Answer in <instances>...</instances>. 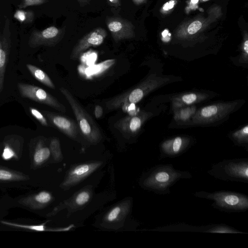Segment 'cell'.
<instances>
[{"instance_id":"2e32d148","label":"cell","mask_w":248,"mask_h":248,"mask_svg":"<svg viewBox=\"0 0 248 248\" xmlns=\"http://www.w3.org/2000/svg\"><path fill=\"white\" fill-rule=\"evenodd\" d=\"M106 25L116 41L128 39L134 36L133 26L127 19L118 17H108Z\"/></svg>"},{"instance_id":"4316f807","label":"cell","mask_w":248,"mask_h":248,"mask_svg":"<svg viewBox=\"0 0 248 248\" xmlns=\"http://www.w3.org/2000/svg\"><path fill=\"white\" fill-rule=\"evenodd\" d=\"M91 194L87 190H81L76 194L74 199V203L77 206H82L86 204L90 200Z\"/></svg>"},{"instance_id":"e575fe53","label":"cell","mask_w":248,"mask_h":248,"mask_svg":"<svg viewBox=\"0 0 248 248\" xmlns=\"http://www.w3.org/2000/svg\"><path fill=\"white\" fill-rule=\"evenodd\" d=\"M110 5L114 7H119L121 3L119 0H108Z\"/></svg>"},{"instance_id":"d6986e66","label":"cell","mask_w":248,"mask_h":248,"mask_svg":"<svg viewBox=\"0 0 248 248\" xmlns=\"http://www.w3.org/2000/svg\"><path fill=\"white\" fill-rule=\"evenodd\" d=\"M45 223L36 224H27L22 223L21 221L18 222L17 221L14 222L13 221H8L4 219L0 220V225L2 228H7L10 229H15V230H28L35 232H59L67 231L70 230L74 225L73 224L65 228H49L45 225Z\"/></svg>"},{"instance_id":"44dd1931","label":"cell","mask_w":248,"mask_h":248,"mask_svg":"<svg viewBox=\"0 0 248 248\" xmlns=\"http://www.w3.org/2000/svg\"><path fill=\"white\" fill-rule=\"evenodd\" d=\"M198 232L210 233H244L226 224H210L198 226Z\"/></svg>"},{"instance_id":"ab89813d","label":"cell","mask_w":248,"mask_h":248,"mask_svg":"<svg viewBox=\"0 0 248 248\" xmlns=\"http://www.w3.org/2000/svg\"><path fill=\"white\" fill-rule=\"evenodd\" d=\"M134 1L136 2L137 0H133Z\"/></svg>"},{"instance_id":"484cf974","label":"cell","mask_w":248,"mask_h":248,"mask_svg":"<svg viewBox=\"0 0 248 248\" xmlns=\"http://www.w3.org/2000/svg\"><path fill=\"white\" fill-rule=\"evenodd\" d=\"M11 208V197L8 194L0 196V220L8 215Z\"/></svg>"},{"instance_id":"e0dca14e","label":"cell","mask_w":248,"mask_h":248,"mask_svg":"<svg viewBox=\"0 0 248 248\" xmlns=\"http://www.w3.org/2000/svg\"><path fill=\"white\" fill-rule=\"evenodd\" d=\"M150 114L145 111L125 116L118 120L114 125L115 128L126 135L133 136L140 129Z\"/></svg>"},{"instance_id":"5b68a950","label":"cell","mask_w":248,"mask_h":248,"mask_svg":"<svg viewBox=\"0 0 248 248\" xmlns=\"http://www.w3.org/2000/svg\"><path fill=\"white\" fill-rule=\"evenodd\" d=\"M207 172L220 180L248 183V158L224 159L213 164Z\"/></svg>"},{"instance_id":"d4e9b609","label":"cell","mask_w":248,"mask_h":248,"mask_svg":"<svg viewBox=\"0 0 248 248\" xmlns=\"http://www.w3.org/2000/svg\"><path fill=\"white\" fill-rule=\"evenodd\" d=\"M49 147L54 160L56 161H61L62 155L59 140L56 138H53L50 141Z\"/></svg>"},{"instance_id":"1f68e13d","label":"cell","mask_w":248,"mask_h":248,"mask_svg":"<svg viewBox=\"0 0 248 248\" xmlns=\"http://www.w3.org/2000/svg\"><path fill=\"white\" fill-rule=\"evenodd\" d=\"M103 113V110L102 107L99 105H96L94 110V114L95 118L99 119L102 116Z\"/></svg>"},{"instance_id":"ffe728a7","label":"cell","mask_w":248,"mask_h":248,"mask_svg":"<svg viewBox=\"0 0 248 248\" xmlns=\"http://www.w3.org/2000/svg\"><path fill=\"white\" fill-rule=\"evenodd\" d=\"M130 202L121 203L113 207L105 216L104 222L108 225H114L122 222L129 212Z\"/></svg>"},{"instance_id":"3957f363","label":"cell","mask_w":248,"mask_h":248,"mask_svg":"<svg viewBox=\"0 0 248 248\" xmlns=\"http://www.w3.org/2000/svg\"><path fill=\"white\" fill-rule=\"evenodd\" d=\"M193 195L213 201L211 206L222 212L239 213L248 209V196L243 193L225 190L213 192L200 191L194 193Z\"/></svg>"},{"instance_id":"603a6c76","label":"cell","mask_w":248,"mask_h":248,"mask_svg":"<svg viewBox=\"0 0 248 248\" xmlns=\"http://www.w3.org/2000/svg\"><path fill=\"white\" fill-rule=\"evenodd\" d=\"M248 126L242 130L235 132L232 135V139L235 144L245 147L248 151Z\"/></svg>"},{"instance_id":"8992f818","label":"cell","mask_w":248,"mask_h":248,"mask_svg":"<svg viewBox=\"0 0 248 248\" xmlns=\"http://www.w3.org/2000/svg\"><path fill=\"white\" fill-rule=\"evenodd\" d=\"M60 91L70 105L79 129L84 137L91 143L99 142L102 138L101 133L92 117L67 89L62 87Z\"/></svg>"},{"instance_id":"60d3db41","label":"cell","mask_w":248,"mask_h":248,"mask_svg":"<svg viewBox=\"0 0 248 248\" xmlns=\"http://www.w3.org/2000/svg\"><path fill=\"white\" fill-rule=\"evenodd\" d=\"M168 34H169V36H170V33H169Z\"/></svg>"},{"instance_id":"9a60e30c","label":"cell","mask_w":248,"mask_h":248,"mask_svg":"<svg viewBox=\"0 0 248 248\" xmlns=\"http://www.w3.org/2000/svg\"><path fill=\"white\" fill-rule=\"evenodd\" d=\"M102 164V162L97 161L79 164L73 167L68 172L61 186L69 188L78 184L97 169Z\"/></svg>"},{"instance_id":"83f0119b","label":"cell","mask_w":248,"mask_h":248,"mask_svg":"<svg viewBox=\"0 0 248 248\" xmlns=\"http://www.w3.org/2000/svg\"><path fill=\"white\" fill-rule=\"evenodd\" d=\"M31 115L44 126H48V124L46 117L38 109L33 108H29Z\"/></svg>"},{"instance_id":"ac0fdd59","label":"cell","mask_w":248,"mask_h":248,"mask_svg":"<svg viewBox=\"0 0 248 248\" xmlns=\"http://www.w3.org/2000/svg\"><path fill=\"white\" fill-rule=\"evenodd\" d=\"M50 122L61 132L72 139H76L78 134V124L72 119L58 113L44 111Z\"/></svg>"},{"instance_id":"9c48e42d","label":"cell","mask_w":248,"mask_h":248,"mask_svg":"<svg viewBox=\"0 0 248 248\" xmlns=\"http://www.w3.org/2000/svg\"><path fill=\"white\" fill-rule=\"evenodd\" d=\"M17 88L23 97L45 104L62 112H66V108L62 104L39 87L27 83H18Z\"/></svg>"},{"instance_id":"8fae6325","label":"cell","mask_w":248,"mask_h":248,"mask_svg":"<svg viewBox=\"0 0 248 248\" xmlns=\"http://www.w3.org/2000/svg\"><path fill=\"white\" fill-rule=\"evenodd\" d=\"M235 106L233 103H223L205 107L195 114L193 117V122L202 124L218 121L230 113Z\"/></svg>"},{"instance_id":"f35d334b","label":"cell","mask_w":248,"mask_h":248,"mask_svg":"<svg viewBox=\"0 0 248 248\" xmlns=\"http://www.w3.org/2000/svg\"><path fill=\"white\" fill-rule=\"evenodd\" d=\"M191 1L193 3H197L198 2L199 0H191Z\"/></svg>"},{"instance_id":"4fadbf2b","label":"cell","mask_w":248,"mask_h":248,"mask_svg":"<svg viewBox=\"0 0 248 248\" xmlns=\"http://www.w3.org/2000/svg\"><path fill=\"white\" fill-rule=\"evenodd\" d=\"M191 140L187 137H176L167 140L160 146V160L165 158H174L181 155L190 147Z\"/></svg>"},{"instance_id":"cb8c5ba5","label":"cell","mask_w":248,"mask_h":248,"mask_svg":"<svg viewBox=\"0 0 248 248\" xmlns=\"http://www.w3.org/2000/svg\"><path fill=\"white\" fill-rule=\"evenodd\" d=\"M14 17L20 22L30 24L34 20L35 16L32 11H23L19 9L16 11Z\"/></svg>"},{"instance_id":"ba28073f","label":"cell","mask_w":248,"mask_h":248,"mask_svg":"<svg viewBox=\"0 0 248 248\" xmlns=\"http://www.w3.org/2000/svg\"><path fill=\"white\" fill-rule=\"evenodd\" d=\"M43 139L36 138L31 140L29 144V170L39 176L51 155L49 147Z\"/></svg>"},{"instance_id":"7a4b0ae2","label":"cell","mask_w":248,"mask_h":248,"mask_svg":"<svg viewBox=\"0 0 248 248\" xmlns=\"http://www.w3.org/2000/svg\"><path fill=\"white\" fill-rule=\"evenodd\" d=\"M0 165L31 173L29 167V147L25 148L22 139L5 137L0 142Z\"/></svg>"},{"instance_id":"5bb4252c","label":"cell","mask_w":248,"mask_h":248,"mask_svg":"<svg viewBox=\"0 0 248 248\" xmlns=\"http://www.w3.org/2000/svg\"><path fill=\"white\" fill-rule=\"evenodd\" d=\"M107 36L106 31L101 27L93 30L81 38L75 46L71 52V59L75 60L87 48L100 45Z\"/></svg>"},{"instance_id":"52a82bcc","label":"cell","mask_w":248,"mask_h":248,"mask_svg":"<svg viewBox=\"0 0 248 248\" xmlns=\"http://www.w3.org/2000/svg\"><path fill=\"white\" fill-rule=\"evenodd\" d=\"M40 176L0 165V190H31L40 186Z\"/></svg>"},{"instance_id":"8d00e7d4","label":"cell","mask_w":248,"mask_h":248,"mask_svg":"<svg viewBox=\"0 0 248 248\" xmlns=\"http://www.w3.org/2000/svg\"><path fill=\"white\" fill-rule=\"evenodd\" d=\"M244 49L247 54L248 53V41L247 40L244 43Z\"/></svg>"},{"instance_id":"f1b7e54d","label":"cell","mask_w":248,"mask_h":248,"mask_svg":"<svg viewBox=\"0 0 248 248\" xmlns=\"http://www.w3.org/2000/svg\"><path fill=\"white\" fill-rule=\"evenodd\" d=\"M201 97L196 93H190L183 95L180 100L182 102L186 104H191L198 101Z\"/></svg>"},{"instance_id":"7c38bea8","label":"cell","mask_w":248,"mask_h":248,"mask_svg":"<svg viewBox=\"0 0 248 248\" xmlns=\"http://www.w3.org/2000/svg\"><path fill=\"white\" fill-rule=\"evenodd\" d=\"M11 45L10 22L6 17L3 29L0 23V93L4 88L5 72Z\"/></svg>"},{"instance_id":"b9f144b4","label":"cell","mask_w":248,"mask_h":248,"mask_svg":"<svg viewBox=\"0 0 248 248\" xmlns=\"http://www.w3.org/2000/svg\"><path fill=\"white\" fill-rule=\"evenodd\" d=\"M203 0V1H207V0Z\"/></svg>"},{"instance_id":"d590c367","label":"cell","mask_w":248,"mask_h":248,"mask_svg":"<svg viewBox=\"0 0 248 248\" xmlns=\"http://www.w3.org/2000/svg\"><path fill=\"white\" fill-rule=\"evenodd\" d=\"M80 4L85 5L87 4L91 0H78Z\"/></svg>"},{"instance_id":"6da1fadb","label":"cell","mask_w":248,"mask_h":248,"mask_svg":"<svg viewBox=\"0 0 248 248\" xmlns=\"http://www.w3.org/2000/svg\"><path fill=\"white\" fill-rule=\"evenodd\" d=\"M192 177L189 171L175 169L171 164H159L144 174L140 185L156 194L166 195L170 193V188L178 181Z\"/></svg>"},{"instance_id":"277c9868","label":"cell","mask_w":248,"mask_h":248,"mask_svg":"<svg viewBox=\"0 0 248 248\" xmlns=\"http://www.w3.org/2000/svg\"><path fill=\"white\" fill-rule=\"evenodd\" d=\"M167 79L154 78L149 77L147 79L125 92L120 93L106 102V107L108 110L123 108L140 101L149 92L166 82Z\"/></svg>"},{"instance_id":"d6a6232c","label":"cell","mask_w":248,"mask_h":248,"mask_svg":"<svg viewBox=\"0 0 248 248\" xmlns=\"http://www.w3.org/2000/svg\"><path fill=\"white\" fill-rule=\"evenodd\" d=\"M174 5V0H172L167 3H166L163 8L164 10L168 11L170 9H172Z\"/></svg>"},{"instance_id":"74e56055","label":"cell","mask_w":248,"mask_h":248,"mask_svg":"<svg viewBox=\"0 0 248 248\" xmlns=\"http://www.w3.org/2000/svg\"><path fill=\"white\" fill-rule=\"evenodd\" d=\"M168 33V30H165L162 32V36H163V37H166Z\"/></svg>"},{"instance_id":"4dcf8cb0","label":"cell","mask_w":248,"mask_h":248,"mask_svg":"<svg viewBox=\"0 0 248 248\" xmlns=\"http://www.w3.org/2000/svg\"><path fill=\"white\" fill-rule=\"evenodd\" d=\"M202 23L199 21H195L190 24L188 27V32L190 34L197 32L202 27Z\"/></svg>"},{"instance_id":"30bf717a","label":"cell","mask_w":248,"mask_h":248,"mask_svg":"<svg viewBox=\"0 0 248 248\" xmlns=\"http://www.w3.org/2000/svg\"><path fill=\"white\" fill-rule=\"evenodd\" d=\"M65 33V27L50 26L43 30H34L29 37L28 45L31 48L40 46H53L62 40Z\"/></svg>"},{"instance_id":"f546056e","label":"cell","mask_w":248,"mask_h":248,"mask_svg":"<svg viewBox=\"0 0 248 248\" xmlns=\"http://www.w3.org/2000/svg\"><path fill=\"white\" fill-rule=\"evenodd\" d=\"M47 1V0H22L18 7L19 9H24L31 6L41 5Z\"/></svg>"},{"instance_id":"836d02e7","label":"cell","mask_w":248,"mask_h":248,"mask_svg":"<svg viewBox=\"0 0 248 248\" xmlns=\"http://www.w3.org/2000/svg\"><path fill=\"white\" fill-rule=\"evenodd\" d=\"M190 114V110L189 109H184L180 112V118L181 119H186Z\"/></svg>"},{"instance_id":"7402d4cb","label":"cell","mask_w":248,"mask_h":248,"mask_svg":"<svg viewBox=\"0 0 248 248\" xmlns=\"http://www.w3.org/2000/svg\"><path fill=\"white\" fill-rule=\"evenodd\" d=\"M26 67L32 76L38 81L49 88L54 89L55 86L49 76L39 67L31 64H27Z\"/></svg>"}]
</instances>
